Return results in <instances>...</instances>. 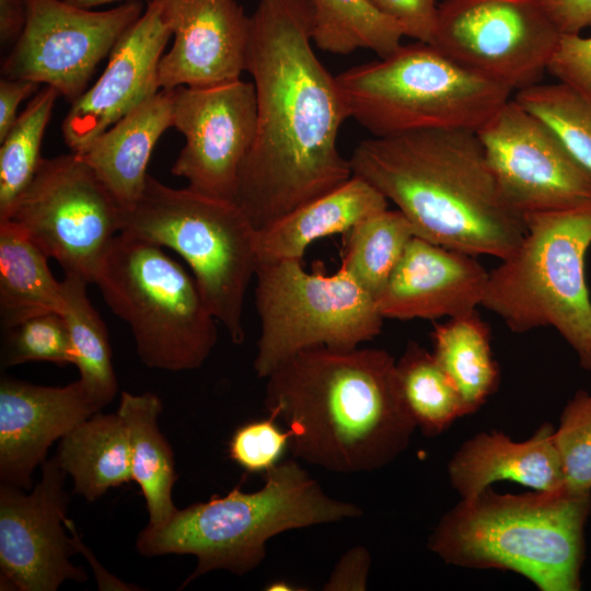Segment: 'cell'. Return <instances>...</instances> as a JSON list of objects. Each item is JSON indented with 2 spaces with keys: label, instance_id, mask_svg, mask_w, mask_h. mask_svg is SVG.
Returning a JSON list of instances; mask_svg holds the SVG:
<instances>
[{
  "label": "cell",
  "instance_id": "obj_28",
  "mask_svg": "<svg viewBox=\"0 0 591 591\" xmlns=\"http://www.w3.org/2000/svg\"><path fill=\"white\" fill-rule=\"evenodd\" d=\"M89 282L79 275L65 273L62 279L65 308L73 364L93 401L101 407L111 403L118 384L112 362L106 326L86 293Z\"/></svg>",
  "mask_w": 591,
  "mask_h": 591
},
{
  "label": "cell",
  "instance_id": "obj_30",
  "mask_svg": "<svg viewBox=\"0 0 591 591\" xmlns=\"http://www.w3.org/2000/svg\"><path fill=\"white\" fill-rule=\"evenodd\" d=\"M346 234L340 267L376 300L416 236L415 229L398 209H385Z\"/></svg>",
  "mask_w": 591,
  "mask_h": 591
},
{
  "label": "cell",
  "instance_id": "obj_16",
  "mask_svg": "<svg viewBox=\"0 0 591 591\" xmlns=\"http://www.w3.org/2000/svg\"><path fill=\"white\" fill-rule=\"evenodd\" d=\"M67 474L51 457L31 493L0 483V572L4 587L56 591L62 582H84L88 573L71 563L77 553L66 533Z\"/></svg>",
  "mask_w": 591,
  "mask_h": 591
},
{
  "label": "cell",
  "instance_id": "obj_27",
  "mask_svg": "<svg viewBox=\"0 0 591 591\" xmlns=\"http://www.w3.org/2000/svg\"><path fill=\"white\" fill-rule=\"evenodd\" d=\"M432 354L456 387L465 414L475 413L499 385L490 329L476 311L434 324Z\"/></svg>",
  "mask_w": 591,
  "mask_h": 591
},
{
  "label": "cell",
  "instance_id": "obj_31",
  "mask_svg": "<svg viewBox=\"0 0 591 591\" xmlns=\"http://www.w3.org/2000/svg\"><path fill=\"white\" fill-rule=\"evenodd\" d=\"M396 378L416 427L426 437L444 432L465 416L462 398L433 354L409 341L398 361Z\"/></svg>",
  "mask_w": 591,
  "mask_h": 591
},
{
  "label": "cell",
  "instance_id": "obj_41",
  "mask_svg": "<svg viewBox=\"0 0 591 591\" xmlns=\"http://www.w3.org/2000/svg\"><path fill=\"white\" fill-rule=\"evenodd\" d=\"M40 84L30 80L2 77L0 80V141L5 137L18 117L21 102L33 96Z\"/></svg>",
  "mask_w": 591,
  "mask_h": 591
},
{
  "label": "cell",
  "instance_id": "obj_13",
  "mask_svg": "<svg viewBox=\"0 0 591 591\" xmlns=\"http://www.w3.org/2000/svg\"><path fill=\"white\" fill-rule=\"evenodd\" d=\"M26 25L1 74L49 85L70 103L84 93L100 61L146 9L139 0L105 11L65 0H26Z\"/></svg>",
  "mask_w": 591,
  "mask_h": 591
},
{
  "label": "cell",
  "instance_id": "obj_10",
  "mask_svg": "<svg viewBox=\"0 0 591 591\" xmlns=\"http://www.w3.org/2000/svg\"><path fill=\"white\" fill-rule=\"evenodd\" d=\"M260 324L254 370L266 379L299 351H348L376 337L384 318L375 299L346 270L308 271L302 260L260 263L255 274Z\"/></svg>",
  "mask_w": 591,
  "mask_h": 591
},
{
  "label": "cell",
  "instance_id": "obj_25",
  "mask_svg": "<svg viewBox=\"0 0 591 591\" xmlns=\"http://www.w3.org/2000/svg\"><path fill=\"white\" fill-rule=\"evenodd\" d=\"M162 407L154 393L123 392L117 409L129 437L132 480L141 489L149 524L154 526L169 521L177 510L172 498L177 479L174 454L158 425Z\"/></svg>",
  "mask_w": 591,
  "mask_h": 591
},
{
  "label": "cell",
  "instance_id": "obj_24",
  "mask_svg": "<svg viewBox=\"0 0 591 591\" xmlns=\"http://www.w3.org/2000/svg\"><path fill=\"white\" fill-rule=\"evenodd\" d=\"M55 459L88 501L132 480L129 437L117 412H97L80 422L60 439Z\"/></svg>",
  "mask_w": 591,
  "mask_h": 591
},
{
  "label": "cell",
  "instance_id": "obj_23",
  "mask_svg": "<svg viewBox=\"0 0 591 591\" xmlns=\"http://www.w3.org/2000/svg\"><path fill=\"white\" fill-rule=\"evenodd\" d=\"M387 199L352 175L338 187L297 207L256 231L258 264L302 260L315 241L347 233L364 219L387 209Z\"/></svg>",
  "mask_w": 591,
  "mask_h": 591
},
{
  "label": "cell",
  "instance_id": "obj_39",
  "mask_svg": "<svg viewBox=\"0 0 591 591\" xmlns=\"http://www.w3.org/2000/svg\"><path fill=\"white\" fill-rule=\"evenodd\" d=\"M370 564V554L364 547L348 551L337 563L324 590H366Z\"/></svg>",
  "mask_w": 591,
  "mask_h": 591
},
{
  "label": "cell",
  "instance_id": "obj_4",
  "mask_svg": "<svg viewBox=\"0 0 591 591\" xmlns=\"http://www.w3.org/2000/svg\"><path fill=\"white\" fill-rule=\"evenodd\" d=\"M590 511L591 493L488 487L440 519L428 548L450 565L517 572L541 591H578Z\"/></svg>",
  "mask_w": 591,
  "mask_h": 591
},
{
  "label": "cell",
  "instance_id": "obj_6",
  "mask_svg": "<svg viewBox=\"0 0 591 591\" xmlns=\"http://www.w3.org/2000/svg\"><path fill=\"white\" fill-rule=\"evenodd\" d=\"M519 246L488 271L482 306L513 333L551 326L591 370V299L586 257L591 205L524 216Z\"/></svg>",
  "mask_w": 591,
  "mask_h": 591
},
{
  "label": "cell",
  "instance_id": "obj_32",
  "mask_svg": "<svg viewBox=\"0 0 591 591\" xmlns=\"http://www.w3.org/2000/svg\"><path fill=\"white\" fill-rule=\"evenodd\" d=\"M58 96L54 88H40L0 141V221L9 218L44 159L42 141Z\"/></svg>",
  "mask_w": 591,
  "mask_h": 591
},
{
  "label": "cell",
  "instance_id": "obj_36",
  "mask_svg": "<svg viewBox=\"0 0 591 591\" xmlns=\"http://www.w3.org/2000/svg\"><path fill=\"white\" fill-rule=\"evenodd\" d=\"M271 416L250 421L233 433L229 443L230 457L251 473L274 467L289 444V431H282Z\"/></svg>",
  "mask_w": 591,
  "mask_h": 591
},
{
  "label": "cell",
  "instance_id": "obj_29",
  "mask_svg": "<svg viewBox=\"0 0 591 591\" xmlns=\"http://www.w3.org/2000/svg\"><path fill=\"white\" fill-rule=\"evenodd\" d=\"M311 37L323 51L347 55L369 49L380 58L394 53L404 36L401 26L368 0H310Z\"/></svg>",
  "mask_w": 591,
  "mask_h": 591
},
{
  "label": "cell",
  "instance_id": "obj_22",
  "mask_svg": "<svg viewBox=\"0 0 591 591\" xmlns=\"http://www.w3.org/2000/svg\"><path fill=\"white\" fill-rule=\"evenodd\" d=\"M172 126V91L160 90L78 154L91 166L121 209H126L141 196L153 149L163 132Z\"/></svg>",
  "mask_w": 591,
  "mask_h": 591
},
{
  "label": "cell",
  "instance_id": "obj_40",
  "mask_svg": "<svg viewBox=\"0 0 591 591\" xmlns=\"http://www.w3.org/2000/svg\"><path fill=\"white\" fill-rule=\"evenodd\" d=\"M561 34H579L591 27V0H540Z\"/></svg>",
  "mask_w": 591,
  "mask_h": 591
},
{
  "label": "cell",
  "instance_id": "obj_7",
  "mask_svg": "<svg viewBox=\"0 0 591 591\" xmlns=\"http://www.w3.org/2000/svg\"><path fill=\"white\" fill-rule=\"evenodd\" d=\"M120 232L177 253L231 341H244L245 294L258 260L256 230L234 201L173 188L148 174L139 199L121 210Z\"/></svg>",
  "mask_w": 591,
  "mask_h": 591
},
{
  "label": "cell",
  "instance_id": "obj_43",
  "mask_svg": "<svg viewBox=\"0 0 591 591\" xmlns=\"http://www.w3.org/2000/svg\"><path fill=\"white\" fill-rule=\"evenodd\" d=\"M65 1L82 9L92 10V8L106 4V3L120 1V0H65Z\"/></svg>",
  "mask_w": 591,
  "mask_h": 591
},
{
  "label": "cell",
  "instance_id": "obj_9",
  "mask_svg": "<svg viewBox=\"0 0 591 591\" xmlns=\"http://www.w3.org/2000/svg\"><path fill=\"white\" fill-rule=\"evenodd\" d=\"M94 283L132 334L149 368H200L218 340L217 320L193 275L152 242L119 232Z\"/></svg>",
  "mask_w": 591,
  "mask_h": 591
},
{
  "label": "cell",
  "instance_id": "obj_26",
  "mask_svg": "<svg viewBox=\"0 0 591 591\" xmlns=\"http://www.w3.org/2000/svg\"><path fill=\"white\" fill-rule=\"evenodd\" d=\"M48 256L11 220L0 221V320L2 329L46 312L62 314L65 297Z\"/></svg>",
  "mask_w": 591,
  "mask_h": 591
},
{
  "label": "cell",
  "instance_id": "obj_3",
  "mask_svg": "<svg viewBox=\"0 0 591 591\" xmlns=\"http://www.w3.org/2000/svg\"><path fill=\"white\" fill-rule=\"evenodd\" d=\"M352 175L376 188L416 236L473 256L508 257L524 217L503 195L475 131L430 129L358 143Z\"/></svg>",
  "mask_w": 591,
  "mask_h": 591
},
{
  "label": "cell",
  "instance_id": "obj_37",
  "mask_svg": "<svg viewBox=\"0 0 591 591\" xmlns=\"http://www.w3.org/2000/svg\"><path fill=\"white\" fill-rule=\"evenodd\" d=\"M547 71L591 99V36L561 34Z\"/></svg>",
  "mask_w": 591,
  "mask_h": 591
},
{
  "label": "cell",
  "instance_id": "obj_14",
  "mask_svg": "<svg viewBox=\"0 0 591 591\" xmlns=\"http://www.w3.org/2000/svg\"><path fill=\"white\" fill-rule=\"evenodd\" d=\"M475 132L503 195L523 217L591 205V172L514 99Z\"/></svg>",
  "mask_w": 591,
  "mask_h": 591
},
{
  "label": "cell",
  "instance_id": "obj_1",
  "mask_svg": "<svg viewBox=\"0 0 591 591\" xmlns=\"http://www.w3.org/2000/svg\"><path fill=\"white\" fill-rule=\"evenodd\" d=\"M251 21L245 71L257 121L234 202L258 231L338 187L352 170L337 147L348 111L312 48L310 0H260Z\"/></svg>",
  "mask_w": 591,
  "mask_h": 591
},
{
  "label": "cell",
  "instance_id": "obj_20",
  "mask_svg": "<svg viewBox=\"0 0 591 591\" xmlns=\"http://www.w3.org/2000/svg\"><path fill=\"white\" fill-rule=\"evenodd\" d=\"M475 257L414 236L375 300L380 314L384 320L408 321L476 311L488 271Z\"/></svg>",
  "mask_w": 591,
  "mask_h": 591
},
{
  "label": "cell",
  "instance_id": "obj_35",
  "mask_svg": "<svg viewBox=\"0 0 591 591\" xmlns=\"http://www.w3.org/2000/svg\"><path fill=\"white\" fill-rule=\"evenodd\" d=\"M554 442L565 488L573 494L591 493V392L580 390L566 404Z\"/></svg>",
  "mask_w": 591,
  "mask_h": 591
},
{
  "label": "cell",
  "instance_id": "obj_19",
  "mask_svg": "<svg viewBox=\"0 0 591 591\" xmlns=\"http://www.w3.org/2000/svg\"><path fill=\"white\" fill-rule=\"evenodd\" d=\"M102 408L80 380L45 386L0 380V480L28 490L49 447Z\"/></svg>",
  "mask_w": 591,
  "mask_h": 591
},
{
  "label": "cell",
  "instance_id": "obj_15",
  "mask_svg": "<svg viewBox=\"0 0 591 591\" xmlns=\"http://www.w3.org/2000/svg\"><path fill=\"white\" fill-rule=\"evenodd\" d=\"M171 91L172 127L185 138L172 174L197 193L234 201L240 167L256 134L254 83L240 78Z\"/></svg>",
  "mask_w": 591,
  "mask_h": 591
},
{
  "label": "cell",
  "instance_id": "obj_5",
  "mask_svg": "<svg viewBox=\"0 0 591 591\" xmlns=\"http://www.w3.org/2000/svg\"><path fill=\"white\" fill-rule=\"evenodd\" d=\"M361 509L328 497L296 461L277 463L265 472L264 486L244 493L240 486L177 509L165 523L148 525L136 548L146 557L193 555L194 571L182 588L211 570L243 576L266 556L267 541L288 530L357 518Z\"/></svg>",
  "mask_w": 591,
  "mask_h": 591
},
{
  "label": "cell",
  "instance_id": "obj_38",
  "mask_svg": "<svg viewBox=\"0 0 591 591\" xmlns=\"http://www.w3.org/2000/svg\"><path fill=\"white\" fill-rule=\"evenodd\" d=\"M380 13L396 22L404 36L431 43L438 5L436 0H368Z\"/></svg>",
  "mask_w": 591,
  "mask_h": 591
},
{
  "label": "cell",
  "instance_id": "obj_8",
  "mask_svg": "<svg viewBox=\"0 0 591 591\" xmlns=\"http://www.w3.org/2000/svg\"><path fill=\"white\" fill-rule=\"evenodd\" d=\"M335 78L349 118L375 138L430 129L476 131L512 92L422 42L401 45Z\"/></svg>",
  "mask_w": 591,
  "mask_h": 591
},
{
  "label": "cell",
  "instance_id": "obj_42",
  "mask_svg": "<svg viewBox=\"0 0 591 591\" xmlns=\"http://www.w3.org/2000/svg\"><path fill=\"white\" fill-rule=\"evenodd\" d=\"M26 20V0H0L1 45H14L24 31Z\"/></svg>",
  "mask_w": 591,
  "mask_h": 591
},
{
  "label": "cell",
  "instance_id": "obj_34",
  "mask_svg": "<svg viewBox=\"0 0 591 591\" xmlns=\"http://www.w3.org/2000/svg\"><path fill=\"white\" fill-rule=\"evenodd\" d=\"M3 332L2 368L32 361L73 364L67 324L57 312L34 315Z\"/></svg>",
  "mask_w": 591,
  "mask_h": 591
},
{
  "label": "cell",
  "instance_id": "obj_18",
  "mask_svg": "<svg viewBox=\"0 0 591 591\" xmlns=\"http://www.w3.org/2000/svg\"><path fill=\"white\" fill-rule=\"evenodd\" d=\"M174 37L159 63L161 90L241 78L252 21L236 0H160Z\"/></svg>",
  "mask_w": 591,
  "mask_h": 591
},
{
  "label": "cell",
  "instance_id": "obj_21",
  "mask_svg": "<svg viewBox=\"0 0 591 591\" xmlns=\"http://www.w3.org/2000/svg\"><path fill=\"white\" fill-rule=\"evenodd\" d=\"M554 428L543 424L526 441L514 442L499 431L466 440L448 465L450 483L462 499L472 498L495 482L510 480L538 491L565 488L554 442Z\"/></svg>",
  "mask_w": 591,
  "mask_h": 591
},
{
  "label": "cell",
  "instance_id": "obj_17",
  "mask_svg": "<svg viewBox=\"0 0 591 591\" xmlns=\"http://www.w3.org/2000/svg\"><path fill=\"white\" fill-rule=\"evenodd\" d=\"M171 36L161 1H149L142 15L112 49L101 77L71 103L61 129L72 152H81L161 90L159 63Z\"/></svg>",
  "mask_w": 591,
  "mask_h": 591
},
{
  "label": "cell",
  "instance_id": "obj_12",
  "mask_svg": "<svg viewBox=\"0 0 591 591\" xmlns=\"http://www.w3.org/2000/svg\"><path fill=\"white\" fill-rule=\"evenodd\" d=\"M560 36L540 0H444L430 44L474 74L519 91L540 82Z\"/></svg>",
  "mask_w": 591,
  "mask_h": 591
},
{
  "label": "cell",
  "instance_id": "obj_33",
  "mask_svg": "<svg viewBox=\"0 0 591 591\" xmlns=\"http://www.w3.org/2000/svg\"><path fill=\"white\" fill-rule=\"evenodd\" d=\"M514 100L545 121L591 172V99L561 82H538L517 91Z\"/></svg>",
  "mask_w": 591,
  "mask_h": 591
},
{
  "label": "cell",
  "instance_id": "obj_11",
  "mask_svg": "<svg viewBox=\"0 0 591 591\" xmlns=\"http://www.w3.org/2000/svg\"><path fill=\"white\" fill-rule=\"evenodd\" d=\"M121 207L76 152L43 159L7 220L55 258L65 273L95 281L114 237Z\"/></svg>",
  "mask_w": 591,
  "mask_h": 591
},
{
  "label": "cell",
  "instance_id": "obj_2",
  "mask_svg": "<svg viewBox=\"0 0 591 591\" xmlns=\"http://www.w3.org/2000/svg\"><path fill=\"white\" fill-rule=\"evenodd\" d=\"M264 405L288 426L294 457L336 473L379 470L402 454L416 424L385 350L315 347L267 378Z\"/></svg>",
  "mask_w": 591,
  "mask_h": 591
}]
</instances>
